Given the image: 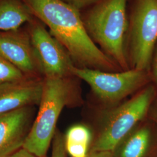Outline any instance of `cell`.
I'll return each mask as SVG.
<instances>
[{
	"label": "cell",
	"mask_w": 157,
	"mask_h": 157,
	"mask_svg": "<svg viewBox=\"0 0 157 157\" xmlns=\"http://www.w3.org/2000/svg\"><path fill=\"white\" fill-rule=\"evenodd\" d=\"M67 152L71 157H86L91 141L89 128L83 124L71 127L64 136Z\"/></svg>",
	"instance_id": "4fadbf2b"
},
{
	"label": "cell",
	"mask_w": 157,
	"mask_h": 157,
	"mask_svg": "<svg viewBox=\"0 0 157 157\" xmlns=\"http://www.w3.org/2000/svg\"><path fill=\"white\" fill-rule=\"evenodd\" d=\"M128 20L126 51L130 67L148 71L157 43V0H135Z\"/></svg>",
	"instance_id": "277c9868"
},
{
	"label": "cell",
	"mask_w": 157,
	"mask_h": 157,
	"mask_svg": "<svg viewBox=\"0 0 157 157\" xmlns=\"http://www.w3.org/2000/svg\"><path fill=\"white\" fill-rule=\"evenodd\" d=\"M0 54L26 76L41 73L28 32L18 29L1 32Z\"/></svg>",
	"instance_id": "9c48e42d"
},
{
	"label": "cell",
	"mask_w": 157,
	"mask_h": 157,
	"mask_svg": "<svg viewBox=\"0 0 157 157\" xmlns=\"http://www.w3.org/2000/svg\"><path fill=\"white\" fill-rule=\"evenodd\" d=\"M153 77L157 84V43L152 58L151 67Z\"/></svg>",
	"instance_id": "e0dca14e"
},
{
	"label": "cell",
	"mask_w": 157,
	"mask_h": 157,
	"mask_svg": "<svg viewBox=\"0 0 157 157\" xmlns=\"http://www.w3.org/2000/svg\"><path fill=\"white\" fill-rule=\"evenodd\" d=\"M44 87V79L23 78L0 85V115L23 108L39 105Z\"/></svg>",
	"instance_id": "30bf717a"
},
{
	"label": "cell",
	"mask_w": 157,
	"mask_h": 157,
	"mask_svg": "<svg viewBox=\"0 0 157 157\" xmlns=\"http://www.w3.org/2000/svg\"><path fill=\"white\" fill-rule=\"evenodd\" d=\"M65 48L76 67L105 72L121 70L91 39L81 12L61 0H22Z\"/></svg>",
	"instance_id": "6da1fadb"
},
{
	"label": "cell",
	"mask_w": 157,
	"mask_h": 157,
	"mask_svg": "<svg viewBox=\"0 0 157 157\" xmlns=\"http://www.w3.org/2000/svg\"><path fill=\"white\" fill-rule=\"evenodd\" d=\"M155 117H156V119H157V108H156V109H155Z\"/></svg>",
	"instance_id": "ffe728a7"
},
{
	"label": "cell",
	"mask_w": 157,
	"mask_h": 157,
	"mask_svg": "<svg viewBox=\"0 0 157 157\" xmlns=\"http://www.w3.org/2000/svg\"><path fill=\"white\" fill-rule=\"evenodd\" d=\"M11 157H37L24 148H21L12 155Z\"/></svg>",
	"instance_id": "d6986e66"
},
{
	"label": "cell",
	"mask_w": 157,
	"mask_h": 157,
	"mask_svg": "<svg viewBox=\"0 0 157 157\" xmlns=\"http://www.w3.org/2000/svg\"><path fill=\"white\" fill-rule=\"evenodd\" d=\"M146 71L130 69L119 72H105L74 66L72 73L89 84L101 101L113 104L135 92L146 82Z\"/></svg>",
	"instance_id": "8992f818"
},
{
	"label": "cell",
	"mask_w": 157,
	"mask_h": 157,
	"mask_svg": "<svg viewBox=\"0 0 157 157\" xmlns=\"http://www.w3.org/2000/svg\"><path fill=\"white\" fill-rule=\"evenodd\" d=\"M23 73L0 54V85L26 78Z\"/></svg>",
	"instance_id": "5bb4252c"
},
{
	"label": "cell",
	"mask_w": 157,
	"mask_h": 157,
	"mask_svg": "<svg viewBox=\"0 0 157 157\" xmlns=\"http://www.w3.org/2000/svg\"><path fill=\"white\" fill-rule=\"evenodd\" d=\"M74 86L69 78H44L41 100L22 148L37 157H45L56 133L60 114L72 100Z\"/></svg>",
	"instance_id": "3957f363"
},
{
	"label": "cell",
	"mask_w": 157,
	"mask_h": 157,
	"mask_svg": "<svg viewBox=\"0 0 157 157\" xmlns=\"http://www.w3.org/2000/svg\"><path fill=\"white\" fill-rule=\"evenodd\" d=\"M34 107L0 115V157H8L22 148L33 122Z\"/></svg>",
	"instance_id": "ba28073f"
},
{
	"label": "cell",
	"mask_w": 157,
	"mask_h": 157,
	"mask_svg": "<svg viewBox=\"0 0 157 157\" xmlns=\"http://www.w3.org/2000/svg\"><path fill=\"white\" fill-rule=\"evenodd\" d=\"M65 137L58 131H56L52 140V157H67Z\"/></svg>",
	"instance_id": "9a60e30c"
},
{
	"label": "cell",
	"mask_w": 157,
	"mask_h": 157,
	"mask_svg": "<svg viewBox=\"0 0 157 157\" xmlns=\"http://www.w3.org/2000/svg\"><path fill=\"white\" fill-rule=\"evenodd\" d=\"M78 11H83L100 0H61Z\"/></svg>",
	"instance_id": "2e32d148"
},
{
	"label": "cell",
	"mask_w": 157,
	"mask_h": 157,
	"mask_svg": "<svg viewBox=\"0 0 157 157\" xmlns=\"http://www.w3.org/2000/svg\"><path fill=\"white\" fill-rule=\"evenodd\" d=\"M28 33L41 74L44 78H70L75 65L65 48L40 21L30 22Z\"/></svg>",
	"instance_id": "52a82bcc"
},
{
	"label": "cell",
	"mask_w": 157,
	"mask_h": 157,
	"mask_svg": "<svg viewBox=\"0 0 157 157\" xmlns=\"http://www.w3.org/2000/svg\"><path fill=\"white\" fill-rule=\"evenodd\" d=\"M33 16L22 0H0V31L17 30Z\"/></svg>",
	"instance_id": "8fae6325"
},
{
	"label": "cell",
	"mask_w": 157,
	"mask_h": 157,
	"mask_svg": "<svg viewBox=\"0 0 157 157\" xmlns=\"http://www.w3.org/2000/svg\"><path fill=\"white\" fill-rule=\"evenodd\" d=\"M86 157H114V154L111 151L89 152Z\"/></svg>",
	"instance_id": "ac0fdd59"
},
{
	"label": "cell",
	"mask_w": 157,
	"mask_h": 157,
	"mask_svg": "<svg viewBox=\"0 0 157 157\" xmlns=\"http://www.w3.org/2000/svg\"><path fill=\"white\" fill-rule=\"evenodd\" d=\"M11 157V156H10V157Z\"/></svg>",
	"instance_id": "44dd1931"
},
{
	"label": "cell",
	"mask_w": 157,
	"mask_h": 157,
	"mask_svg": "<svg viewBox=\"0 0 157 157\" xmlns=\"http://www.w3.org/2000/svg\"><path fill=\"white\" fill-rule=\"evenodd\" d=\"M151 140V131L147 126L133 129L121 142L119 157H144Z\"/></svg>",
	"instance_id": "7c38bea8"
},
{
	"label": "cell",
	"mask_w": 157,
	"mask_h": 157,
	"mask_svg": "<svg viewBox=\"0 0 157 157\" xmlns=\"http://www.w3.org/2000/svg\"><path fill=\"white\" fill-rule=\"evenodd\" d=\"M154 95V87L148 86L108 112L90 152H114L121 142L146 116Z\"/></svg>",
	"instance_id": "5b68a950"
},
{
	"label": "cell",
	"mask_w": 157,
	"mask_h": 157,
	"mask_svg": "<svg viewBox=\"0 0 157 157\" xmlns=\"http://www.w3.org/2000/svg\"><path fill=\"white\" fill-rule=\"evenodd\" d=\"M128 0H100L81 12L91 39L122 71L130 69L126 51Z\"/></svg>",
	"instance_id": "7a4b0ae2"
}]
</instances>
